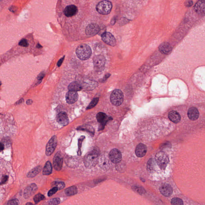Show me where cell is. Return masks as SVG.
<instances>
[{
	"label": "cell",
	"instance_id": "cell-49",
	"mask_svg": "<svg viewBox=\"0 0 205 205\" xmlns=\"http://www.w3.org/2000/svg\"><path fill=\"white\" fill-rule=\"evenodd\" d=\"M26 205H33V204L31 202H27L26 204Z\"/></svg>",
	"mask_w": 205,
	"mask_h": 205
},
{
	"label": "cell",
	"instance_id": "cell-36",
	"mask_svg": "<svg viewBox=\"0 0 205 205\" xmlns=\"http://www.w3.org/2000/svg\"><path fill=\"white\" fill-rule=\"evenodd\" d=\"M60 199L59 198H54L50 199L48 201L49 205H58L60 203Z\"/></svg>",
	"mask_w": 205,
	"mask_h": 205
},
{
	"label": "cell",
	"instance_id": "cell-8",
	"mask_svg": "<svg viewBox=\"0 0 205 205\" xmlns=\"http://www.w3.org/2000/svg\"><path fill=\"white\" fill-rule=\"evenodd\" d=\"M101 38L104 43L111 46L114 47L116 45V42L114 36L110 32H105L101 35Z\"/></svg>",
	"mask_w": 205,
	"mask_h": 205
},
{
	"label": "cell",
	"instance_id": "cell-35",
	"mask_svg": "<svg viewBox=\"0 0 205 205\" xmlns=\"http://www.w3.org/2000/svg\"><path fill=\"white\" fill-rule=\"evenodd\" d=\"M85 138L84 136H81L78 140V150L77 154L79 156H81V148L82 146V142Z\"/></svg>",
	"mask_w": 205,
	"mask_h": 205
},
{
	"label": "cell",
	"instance_id": "cell-9",
	"mask_svg": "<svg viewBox=\"0 0 205 205\" xmlns=\"http://www.w3.org/2000/svg\"><path fill=\"white\" fill-rule=\"evenodd\" d=\"M109 158L111 162L114 163H120L122 160V154L118 149H113L110 151L109 154Z\"/></svg>",
	"mask_w": 205,
	"mask_h": 205
},
{
	"label": "cell",
	"instance_id": "cell-24",
	"mask_svg": "<svg viewBox=\"0 0 205 205\" xmlns=\"http://www.w3.org/2000/svg\"><path fill=\"white\" fill-rule=\"evenodd\" d=\"M42 169V168L41 166H37L33 168L31 171H29L28 173H27V177L28 178H34L36 176H37L41 172Z\"/></svg>",
	"mask_w": 205,
	"mask_h": 205
},
{
	"label": "cell",
	"instance_id": "cell-48",
	"mask_svg": "<svg viewBox=\"0 0 205 205\" xmlns=\"http://www.w3.org/2000/svg\"><path fill=\"white\" fill-rule=\"evenodd\" d=\"M23 102H24V100H23V99H21L18 102L16 103H17L18 104H21V103H23Z\"/></svg>",
	"mask_w": 205,
	"mask_h": 205
},
{
	"label": "cell",
	"instance_id": "cell-29",
	"mask_svg": "<svg viewBox=\"0 0 205 205\" xmlns=\"http://www.w3.org/2000/svg\"><path fill=\"white\" fill-rule=\"evenodd\" d=\"M77 129L78 130H82V131H88V132L91 133H94L93 128L89 125L81 126L79 127Z\"/></svg>",
	"mask_w": 205,
	"mask_h": 205
},
{
	"label": "cell",
	"instance_id": "cell-22",
	"mask_svg": "<svg viewBox=\"0 0 205 205\" xmlns=\"http://www.w3.org/2000/svg\"><path fill=\"white\" fill-rule=\"evenodd\" d=\"M168 118L173 122L177 123L181 120V116L177 111H171L168 114Z\"/></svg>",
	"mask_w": 205,
	"mask_h": 205
},
{
	"label": "cell",
	"instance_id": "cell-16",
	"mask_svg": "<svg viewBox=\"0 0 205 205\" xmlns=\"http://www.w3.org/2000/svg\"><path fill=\"white\" fill-rule=\"evenodd\" d=\"M57 121L61 125L66 126L68 124L69 120L67 113L65 112H61L57 116Z\"/></svg>",
	"mask_w": 205,
	"mask_h": 205
},
{
	"label": "cell",
	"instance_id": "cell-2",
	"mask_svg": "<svg viewBox=\"0 0 205 205\" xmlns=\"http://www.w3.org/2000/svg\"><path fill=\"white\" fill-rule=\"evenodd\" d=\"M99 155V152L96 150H93L89 153L84 158L85 166L88 168H91L95 166L98 161Z\"/></svg>",
	"mask_w": 205,
	"mask_h": 205
},
{
	"label": "cell",
	"instance_id": "cell-12",
	"mask_svg": "<svg viewBox=\"0 0 205 205\" xmlns=\"http://www.w3.org/2000/svg\"><path fill=\"white\" fill-rule=\"evenodd\" d=\"M78 12L77 7L74 4H70L66 6L64 10L65 15L67 17H71L77 14Z\"/></svg>",
	"mask_w": 205,
	"mask_h": 205
},
{
	"label": "cell",
	"instance_id": "cell-38",
	"mask_svg": "<svg viewBox=\"0 0 205 205\" xmlns=\"http://www.w3.org/2000/svg\"><path fill=\"white\" fill-rule=\"evenodd\" d=\"M58 190V189L57 188V187H53V188L50 189L48 193V196L49 197L51 196H53V195H54V194H55L57 192Z\"/></svg>",
	"mask_w": 205,
	"mask_h": 205
},
{
	"label": "cell",
	"instance_id": "cell-44",
	"mask_svg": "<svg viewBox=\"0 0 205 205\" xmlns=\"http://www.w3.org/2000/svg\"><path fill=\"white\" fill-rule=\"evenodd\" d=\"M110 75H110V74H107L105 75V76L104 78H103V80H103V81H105V80H106L108 78Z\"/></svg>",
	"mask_w": 205,
	"mask_h": 205
},
{
	"label": "cell",
	"instance_id": "cell-15",
	"mask_svg": "<svg viewBox=\"0 0 205 205\" xmlns=\"http://www.w3.org/2000/svg\"><path fill=\"white\" fill-rule=\"evenodd\" d=\"M160 190L161 194L165 196H170L172 194V187L168 183H163L161 185L160 188Z\"/></svg>",
	"mask_w": 205,
	"mask_h": 205
},
{
	"label": "cell",
	"instance_id": "cell-11",
	"mask_svg": "<svg viewBox=\"0 0 205 205\" xmlns=\"http://www.w3.org/2000/svg\"><path fill=\"white\" fill-rule=\"evenodd\" d=\"M37 189L38 187L36 184L34 183L30 184L24 189V194H23L24 198L25 199H28L30 198L37 191Z\"/></svg>",
	"mask_w": 205,
	"mask_h": 205
},
{
	"label": "cell",
	"instance_id": "cell-6",
	"mask_svg": "<svg viewBox=\"0 0 205 205\" xmlns=\"http://www.w3.org/2000/svg\"><path fill=\"white\" fill-rule=\"evenodd\" d=\"M57 144V138L56 136H53L49 141L46 148V154L49 156L54 152Z\"/></svg>",
	"mask_w": 205,
	"mask_h": 205
},
{
	"label": "cell",
	"instance_id": "cell-45",
	"mask_svg": "<svg viewBox=\"0 0 205 205\" xmlns=\"http://www.w3.org/2000/svg\"><path fill=\"white\" fill-rule=\"evenodd\" d=\"M32 102H33V101L31 100H28L27 101V104L28 105L32 104Z\"/></svg>",
	"mask_w": 205,
	"mask_h": 205
},
{
	"label": "cell",
	"instance_id": "cell-30",
	"mask_svg": "<svg viewBox=\"0 0 205 205\" xmlns=\"http://www.w3.org/2000/svg\"><path fill=\"white\" fill-rule=\"evenodd\" d=\"M65 183L63 182H58L54 181L51 183V186L52 187H57L58 188V190L63 189L65 187Z\"/></svg>",
	"mask_w": 205,
	"mask_h": 205
},
{
	"label": "cell",
	"instance_id": "cell-37",
	"mask_svg": "<svg viewBox=\"0 0 205 205\" xmlns=\"http://www.w3.org/2000/svg\"><path fill=\"white\" fill-rule=\"evenodd\" d=\"M19 45L20 46L23 47H27L29 45L28 42L26 39H22L19 43Z\"/></svg>",
	"mask_w": 205,
	"mask_h": 205
},
{
	"label": "cell",
	"instance_id": "cell-10",
	"mask_svg": "<svg viewBox=\"0 0 205 205\" xmlns=\"http://www.w3.org/2000/svg\"><path fill=\"white\" fill-rule=\"evenodd\" d=\"M100 28L99 26L96 23H91L87 25L85 29L87 35L93 36L96 35L100 32Z\"/></svg>",
	"mask_w": 205,
	"mask_h": 205
},
{
	"label": "cell",
	"instance_id": "cell-46",
	"mask_svg": "<svg viewBox=\"0 0 205 205\" xmlns=\"http://www.w3.org/2000/svg\"><path fill=\"white\" fill-rule=\"evenodd\" d=\"M116 22V20L115 19H112V20L111 21V25H114L115 24Z\"/></svg>",
	"mask_w": 205,
	"mask_h": 205
},
{
	"label": "cell",
	"instance_id": "cell-41",
	"mask_svg": "<svg viewBox=\"0 0 205 205\" xmlns=\"http://www.w3.org/2000/svg\"><path fill=\"white\" fill-rule=\"evenodd\" d=\"M193 4V2L192 1H186L185 2V5L186 7H190Z\"/></svg>",
	"mask_w": 205,
	"mask_h": 205
},
{
	"label": "cell",
	"instance_id": "cell-43",
	"mask_svg": "<svg viewBox=\"0 0 205 205\" xmlns=\"http://www.w3.org/2000/svg\"><path fill=\"white\" fill-rule=\"evenodd\" d=\"M64 57H63V58H62L60 59L59 60V61H58V62L57 63V65L59 67H60V66L62 64V63H63V60L64 59Z\"/></svg>",
	"mask_w": 205,
	"mask_h": 205
},
{
	"label": "cell",
	"instance_id": "cell-17",
	"mask_svg": "<svg viewBox=\"0 0 205 205\" xmlns=\"http://www.w3.org/2000/svg\"><path fill=\"white\" fill-rule=\"evenodd\" d=\"M194 9L199 15H205V0L197 2L195 5Z\"/></svg>",
	"mask_w": 205,
	"mask_h": 205
},
{
	"label": "cell",
	"instance_id": "cell-1",
	"mask_svg": "<svg viewBox=\"0 0 205 205\" xmlns=\"http://www.w3.org/2000/svg\"><path fill=\"white\" fill-rule=\"evenodd\" d=\"M76 53L80 59L85 61L91 57L92 50L91 47L87 44H81L77 47Z\"/></svg>",
	"mask_w": 205,
	"mask_h": 205
},
{
	"label": "cell",
	"instance_id": "cell-14",
	"mask_svg": "<svg viewBox=\"0 0 205 205\" xmlns=\"http://www.w3.org/2000/svg\"><path fill=\"white\" fill-rule=\"evenodd\" d=\"M66 100L68 104H72L77 101L78 95L76 91H69L66 95Z\"/></svg>",
	"mask_w": 205,
	"mask_h": 205
},
{
	"label": "cell",
	"instance_id": "cell-40",
	"mask_svg": "<svg viewBox=\"0 0 205 205\" xmlns=\"http://www.w3.org/2000/svg\"><path fill=\"white\" fill-rule=\"evenodd\" d=\"M8 176L6 175L3 176H2V178H1V185H2L6 183L7 182V181H8Z\"/></svg>",
	"mask_w": 205,
	"mask_h": 205
},
{
	"label": "cell",
	"instance_id": "cell-27",
	"mask_svg": "<svg viewBox=\"0 0 205 205\" xmlns=\"http://www.w3.org/2000/svg\"><path fill=\"white\" fill-rule=\"evenodd\" d=\"M156 160L153 158H151L147 163V169L150 172H152L155 170L156 167Z\"/></svg>",
	"mask_w": 205,
	"mask_h": 205
},
{
	"label": "cell",
	"instance_id": "cell-7",
	"mask_svg": "<svg viewBox=\"0 0 205 205\" xmlns=\"http://www.w3.org/2000/svg\"><path fill=\"white\" fill-rule=\"evenodd\" d=\"M63 164V158L61 153H57L53 159V165L55 170L59 171L62 169Z\"/></svg>",
	"mask_w": 205,
	"mask_h": 205
},
{
	"label": "cell",
	"instance_id": "cell-23",
	"mask_svg": "<svg viewBox=\"0 0 205 205\" xmlns=\"http://www.w3.org/2000/svg\"><path fill=\"white\" fill-rule=\"evenodd\" d=\"M69 91H80L83 89L81 84L77 81H73L70 83L68 87Z\"/></svg>",
	"mask_w": 205,
	"mask_h": 205
},
{
	"label": "cell",
	"instance_id": "cell-20",
	"mask_svg": "<svg viewBox=\"0 0 205 205\" xmlns=\"http://www.w3.org/2000/svg\"><path fill=\"white\" fill-rule=\"evenodd\" d=\"M147 148L145 145L140 143L137 146L135 149V154L138 157L141 158L144 156L146 153Z\"/></svg>",
	"mask_w": 205,
	"mask_h": 205
},
{
	"label": "cell",
	"instance_id": "cell-28",
	"mask_svg": "<svg viewBox=\"0 0 205 205\" xmlns=\"http://www.w3.org/2000/svg\"><path fill=\"white\" fill-rule=\"evenodd\" d=\"M100 162L101 166L105 167L106 166H108L109 163V160L108 157L106 156H102L100 158Z\"/></svg>",
	"mask_w": 205,
	"mask_h": 205
},
{
	"label": "cell",
	"instance_id": "cell-33",
	"mask_svg": "<svg viewBox=\"0 0 205 205\" xmlns=\"http://www.w3.org/2000/svg\"><path fill=\"white\" fill-rule=\"evenodd\" d=\"M99 99L98 98H95L90 102V105L87 107V110H90V109L93 108L95 107L96 105L98 102Z\"/></svg>",
	"mask_w": 205,
	"mask_h": 205
},
{
	"label": "cell",
	"instance_id": "cell-25",
	"mask_svg": "<svg viewBox=\"0 0 205 205\" xmlns=\"http://www.w3.org/2000/svg\"><path fill=\"white\" fill-rule=\"evenodd\" d=\"M52 172V166L50 161L46 163L43 168V174L44 176H48L51 174Z\"/></svg>",
	"mask_w": 205,
	"mask_h": 205
},
{
	"label": "cell",
	"instance_id": "cell-21",
	"mask_svg": "<svg viewBox=\"0 0 205 205\" xmlns=\"http://www.w3.org/2000/svg\"><path fill=\"white\" fill-rule=\"evenodd\" d=\"M188 115L190 120L195 121L197 120L199 117V112L196 108L191 107L188 110Z\"/></svg>",
	"mask_w": 205,
	"mask_h": 205
},
{
	"label": "cell",
	"instance_id": "cell-31",
	"mask_svg": "<svg viewBox=\"0 0 205 205\" xmlns=\"http://www.w3.org/2000/svg\"><path fill=\"white\" fill-rule=\"evenodd\" d=\"M45 197L41 194H38L36 195L33 198V200L36 204H37L40 201L44 200L45 199Z\"/></svg>",
	"mask_w": 205,
	"mask_h": 205
},
{
	"label": "cell",
	"instance_id": "cell-4",
	"mask_svg": "<svg viewBox=\"0 0 205 205\" xmlns=\"http://www.w3.org/2000/svg\"><path fill=\"white\" fill-rule=\"evenodd\" d=\"M156 162L161 170H165L169 163L168 156L164 152L160 151L158 153L155 157Z\"/></svg>",
	"mask_w": 205,
	"mask_h": 205
},
{
	"label": "cell",
	"instance_id": "cell-47",
	"mask_svg": "<svg viewBox=\"0 0 205 205\" xmlns=\"http://www.w3.org/2000/svg\"><path fill=\"white\" fill-rule=\"evenodd\" d=\"M1 151H2L3 150H4V145L2 143H1Z\"/></svg>",
	"mask_w": 205,
	"mask_h": 205
},
{
	"label": "cell",
	"instance_id": "cell-18",
	"mask_svg": "<svg viewBox=\"0 0 205 205\" xmlns=\"http://www.w3.org/2000/svg\"><path fill=\"white\" fill-rule=\"evenodd\" d=\"M159 51L162 54H170L172 51V48L171 45L168 42H163L160 44L159 47Z\"/></svg>",
	"mask_w": 205,
	"mask_h": 205
},
{
	"label": "cell",
	"instance_id": "cell-32",
	"mask_svg": "<svg viewBox=\"0 0 205 205\" xmlns=\"http://www.w3.org/2000/svg\"><path fill=\"white\" fill-rule=\"evenodd\" d=\"M171 205H183L182 199L178 198H174L171 200Z\"/></svg>",
	"mask_w": 205,
	"mask_h": 205
},
{
	"label": "cell",
	"instance_id": "cell-13",
	"mask_svg": "<svg viewBox=\"0 0 205 205\" xmlns=\"http://www.w3.org/2000/svg\"><path fill=\"white\" fill-rule=\"evenodd\" d=\"M106 59L103 56L98 55L95 56L93 59V63L95 67L101 69L103 67L105 64Z\"/></svg>",
	"mask_w": 205,
	"mask_h": 205
},
{
	"label": "cell",
	"instance_id": "cell-34",
	"mask_svg": "<svg viewBox=\"0 0 205 205\" xmlns=\"http://www.w3.org/2000/svg\"><path fill=\"white\" fill-rule=\"evenodd\" d=\"M133 189L136 191L138 193L142 195L146 192V190L142 187L138 186H133L132 187Z\"/></svg>",
	"mask_w": 205,
	"mask_h": 205
},
{
	"label": "cell",
	"instance_id": "cell-3",
	"mask_svg": "<svg viewBox=\"0 0 205 205\" xmlns=\"http://www.w3.org/2000/svg\"><path fill=\"white\" fill-rule=\"evenodd\" d=\"M112 8V4L110 1H102L97 4L96 10L99 13L103 15H107L111 12Z\"/></svg>",
	"mask_w": 205,
	"mask_h": 205
},
{
	"label": "cell",
	"instance_id": "cell-39",
	"mask_svg": "<svg viewBox=\"0 0 205 205\" xmlns=\"http://www.w3.org/2000/svg\"><path fill=\"white\" fill-rule=\"evenodd\" d=\"M7 205H19V201L16 199H11L8 201Z\"/></svg>",
	"mask_w": 205,
	"mask_h": 205
},
{
	"label": "cell",
	"instance_id": "cell-42",
	"mask_svg": "<svg viewBox=\"0 0 205 205\" xmlns=\"http://www.w3.org/2000/svg\"><path fill=\"white\" fill-rule=\"evenodd\" d=\"M44 76V73H41L38 77V80L39 81H42V79L43 78Z\"/></svg>",
	"mask_w": 205,
	"mask_h": 205
},
{
	"label": "cell",
	"instance_id": "cell-5",
	"mask_svg": "<svg viewBox=\"0 0 205 205\" xmlns=\"http://www.w3.org/2000/svg\"><path fill=\"white\" fill-rule=\"evenodd\" d=\"M123 100V95L122 91L119 90H114L110 96V101L113 105L119 106L121 105Z\"/></svg>",
	"mask_w": 205,
	"mask_h": 205
},
{
	"label": "cell",
	"instance_id": "cell-26",
	"mask_svg": "<svg viewBox=\"0 0 205 205\" xmlns=\"http://www.w3.org/2000/svg\"><path fill=\"white\" fill-rule=\"evenodd\" d=\"M65 192L67 196H70L77 194L78 192V190L77 187L73 186L66 188L65 190Z\"/></svg>",
	"mask_w": 205,
	"mask_h": 205
},
{
	"label": "cell",
	"instance_id": "cell-19",
	"mask_svg": "<svg viewBox=\"0 0 205 205\" xmlns=\"http://www.w3.org/2000/svg\"><path fill=\"white\" fill-rule=\"evenodd\" d=\"M96 118L98 122L101 123L100 130H102L108 121V117L104 113L100 112L97 114Z\"/></svg>",
	"mask_w": 205,
	"mask_h": 205
}]
</instances>
